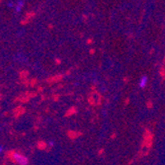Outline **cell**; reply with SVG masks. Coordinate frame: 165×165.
<instances>
[{"label":"cell","instance_id":"obj_1","mask_svg":"<svg viewBox=\"0 0 165 165\" xmlns=\"http://www.w3.org/2000/svg\"><path fill=\"white\" fill-rule=\"evenodd\" d=\"M11 157L19 165H28L29 164L28 157L23 155V154H21V153H19V152H17V151H13L12 154H11Z\"/></svg>","mask_w":165,"mask_h":165},{"label":"cell","instance_id":"obj_2","mask_svg":"<svg viewBox=\"0 0 165 165\" xmlns=\"http://www.w3.org/2000/svg\"><path fill=\"white\" fill-rule=\"evenodd\" d=\"M147 84V76H142L138 81V86L140 89H143Z\"/></svg>","mask_w":165,"mask_h":165},{"label":"cell","instance_id":"obj_3","mask_svg":"<svg viewBox=\"0 0 165 165\" xmlns=\"http://www.w3.org/2000/svg\"><path fill=\"white\" fill-rule=\"evenodd\" d=\"M23 5H24V1H22V0H20V1L17 3V5H16V8H15L16 12H19V11H21V9H22Z\"/></svg>","mask_w":165,"mask_h":165},{"label":"cell","instance_id":"obj_4","mask_svg":"<svg viewBox=\"0 0 165 165\" xmlns=\"http://www.w3.org/2000/svg\"><path fill=\"white\" fill-rule=\"evenodd\" d=\"M8 6H9V7H12V6H13V2H10V3H8Z\"/></svg>","mask_w":165,"mask_h":165},{"label":"cell","instance_id":"obj_5","mask_svg":"<svg viewBox=\"0 0 165 165\" xmlns=\"http://www.w3.org/2000/svg\"><path fill=\"white\" fill-rule=\"evenodd\" d=\"M2 151H3V147H2L1 145H0V153H1Z\"/></svg>","mask_w":165,"mask_h":165}]
</instances>
